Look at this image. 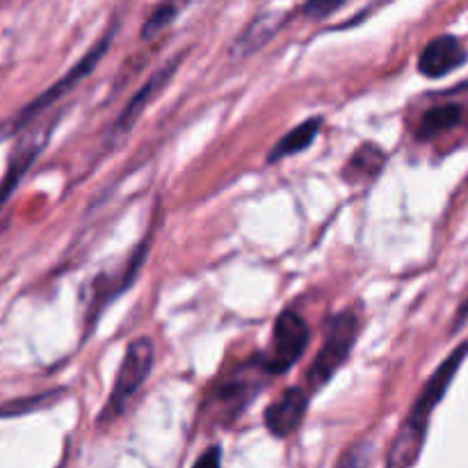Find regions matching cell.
I'll use <instances>...</instances> for the list:
<instances>
[{"mask_svg": "<svg viewBox=\"0 0 468 468\" xmlns=\"http://www.w3.org/2000/svg\"><path fill=\"white\" fill-rule=\"evenodd\" d=\"M466 356L468 343H462L460 347H455V350L441 361V366L434 370L432 378L425 382L423 391L419 393V398H416L414 405H411L410 414H407V419L400 423L391 446H388L387 468H411L419 462L425 446V437H428L430 430V416H432V411L437 410L439 402H441L443 396L448 393V388H451L455 375L460 373Z\"/></svg>", "mask_w": 468, "mask_h": 468, "instance_id": "obj_1", "label": "cell"}, {"mask_svg": "<svg viewBox=\"0 0 468 468\" xmlns=\"http://www.w3.org/2000/svg\"><path fill=\"white\" fill-rule=\"evenodd\" d=\"M462 119H464V108H462V105L457 103L437 105V108H430L428 112L420 117L416 135H419V140L430 142L434 140V137L443 135V133L460 126Z\"/></svg>", "mask_w": 468, "mask_h": 468, "instance_id": "obj_13", "label": "cell"}, {"mask_svg": "<svg viewBox=\"0 0 468 468\" xmlns=\"http://www.w3.org/2000/svg\"><path fill=\"white\" fill-rule=\"evenodd\" d=\"M270 378L263 368V356L256 355L254 359L247 361V364H238V368L233 370V375L224 382H219L215 387L213 405H218L219 411H224L227 419L240 414L247 405H250L251 398L263 388V379Z\"/></svg>", "mask_w": 468, "mask_h": 468, "instance_id": "obj_7", "label": "cell"}, {"mask_svg": "<svg viewBox=\"0 0 468 468\" xmlns=\"http://www.w3.org/2000/svg\"><path fill=\"white\" fill-rule=\"evenodd\" d=\"M151 368H154V341L149 336H140L128 343L126 355H123L117 378H114L112 391H110L103 411L99 414V425L114 423L126 411L128 402L149 379Z\"/></svg>", "mask_w": 468, "mask_h": 468, "instance_id": "obj_3", "label": "cell"}, {"mask_svg": "<svg viewBox=\"0 0 468 468\" xmlns=\"http://www.w3.org/2000/svg\"><path fill=\"white\" fill-rule=\"evenodd\" d=\"M181 59H183V55H181V58L169 59V62L165 64L163 69H158L155 73H151L149 80L144 82V87H140V90L133 94V99L128 101L126 108H123V112L117 117V122L110 126L108 140H123V137H126L128 133L133 131V126H135L137 119L142 117V112H144L146 105H149L151 101L155 99V94H158V91H163L165 85L172 80V76L176 73Z\"/></svg>", "mask_w": 468, "mask_h": 468, "instance_id": "obj_8", "label": "cell"}, {"mask_svg": "<svg viewBox=\"0 0 468 468\" xmlns=\"http://www.w3.org/2000/svg\"><path fill=\"white\" fill-rule=\"evenodd\" d=\"M375 455V443L370 439H356L343 451L336 468H370Z\"/></svg>", "mask_w": 468, "mask_h": 468, "instance_id": "obj_16", "label": "cell"}, {"mask_svg": "<svg viewBox=\"0 0 468 468\" xmlns=\"http://www.w3.org/2000/svg\"><path fill=\"white\" fill-rule=\"evenodd\" d=\"M192 468H222V448L219 446L206 448Z\"/></svg>", "mask_w": 468, "mask_h": 468, "instance_id": "obj_18", "label": "cell"}, {"mask_svg": "<svg viewBox=\"0 0 468 468\" xmlns=\"http://www.w3.org/2000/svg\"><path fill=\"white\" fill-rule=\"evenodd\" d=\"M306 410H309V391L302 387L286 388L272 405L265 410L263 420L270 434L277 439H286L288 434L295 432L304 420Z\"/></svg>", "mask_w": 468, "mask_h": 468, "instance_id": "obj_9", "label": "cell"}, {"mask_svg": "<svg viewBox=\"0 0 468 468\" xmlns=\"http://www.w3.org/2000/svg\"><path fill=\"white\" fill-rule=\"evenodd\" d=\"M178 9H181L178 5H160V7H155L151 16L144 21V26H142V39H154L158 32H163L176 18Z\"/></svg>", "mask_w": 468, "mask_h": 468, "instance_id": "obj_17", "label": "cell"}, {"mask_svg": "<svg viewBox=\"0 0 468 468\" xmlns=\"http://www.w3.org/2000/svg\"><path fill=\"white\" fill-rule=\"evenodd\" d=\"M384 163H387V154L378 144H373V142H366L347 160L346 169H343V176L352 183L368 181V178H375L382 172Z\"/></svg>", "mask_w": 468, "mask_h": 468, "instance_id": "obj_14", "label": "cell"}, {"mask_svg": "<svg viewBox=\"0 0 468 468\" xmlns=\"http://www.w3.org/2000/svg\"><path fill=\"white\" fill-rule=\"evenodd\" d=\"M341 7L343 3H309L304 5V14H309L311 18H324Z\"/></svg>", "mask_w": 468, "mask_h": 468, "instance_id": "obj_19", "label": "cell"}, {"mask_svg": "<svg viewBox=\"0 0 468 468\" xmlns=\"http://www.w3.org/2000/svg\"><path fill=\"white\" fill-rule=\"evenodd\" d=\"M311 341L309 323L297 311H282L274 320L270 350L263 356V368L268 375H283L304 356Z\"/></svg>", "mask_w": 468, "mask_h": 468, "instance_id": "obj_5", "label": "cell"}, {"mask_svg": "<svg viewBox=\"0 0 468 468\" xmlns=\"http://www.w3.org/2000/svg\"><path fill=\"white\" fill-rule=\"evenodd\" d=\"M356 338H359V318L352 311H341L324 320L323 347L306 373V388L311 393L320 391L341 370V366L350 359Z\"/></svg>", "mask_w": 468, "mask_h": 468, "instance_id": "obj_2", "label": "cell"}, {"mask_svg": "<svg viewBox=\"0 0 468 468\" xmlns=\"http://www.w3.org/2000/svg\"><path fill=\"white\" fill-rule=\"evenodd\" d=\"M466 323H468V297H466L464 304L460 306V311H457V318H455V323H452V332H457V329Z\"/></svg>", "mask_w": 468, "mask_h": 468, "instance_id": "obj_20", "label": "cell"}, {"mask_svg": "<svg viewBox=\"0 0 468 468\" xmlns=\"http://www.w3.org/2000/svg\"><path fill=\"white\" fill-rule=\"evenodd\" d=\"M114 30H117V26L110 27V30L105 32V35L101 37V39L96 41V44L91 46V48L87 50V53L82 55L80 59H78L76 67L69 69V71L64 73V76L59 78L58 82H55V85H50L48 90L44 91V94H39L35 101H30V103H27L26 108H23L21 112L16 114V119H14V122H12V128H9V131H12V133L26 131L27 123H30L32 119H37L41 112H46V110H48L50 105L58 103V101L62 99V96H67L69 91H71L73 87L78 85V82L85 80V78L90 76V73L94 71L96 67H99V62H101V59H103V55L108 53V48H110V46H112Z\"/></svg>", "mask_w": 468, "mask_h": 468, "instance_id": "obj_4", "label": "cell"}, {"mask_svg": "<svg viewBox=\"0 0 468 468\" xmlns=\"http://www.w3.org/2000/svg\"><path fill=\"white\" fill-rule=\"evenodd\" d=\"M55 123H58V117L48 119L44 126H32L21 131L16 146H14L12 154H9L7 158L5 176L0 178V210L7 204L9 197L14 195V190H16L21 178L27 174V169L32 167V163H35V160L39 158L41 151L46 149V144H48L50 135H53L55 131Z\"/></svg>", "mask_w": 468, "mask_h": 468, "instance_id": "obj_6", "label": "cell"}, {"mask_svg": "<svg viewBox=\"0 0 468 468\" xmlns=\"http://www.w3.org/2000/svg\"><path fill=\"white\" fill-rule=\"evenodd\" d=\"M320 128H323V119L320 117H311L306 119V122H302L300 126L292 128L291 133H286V135L272 146V151L268 154V165L279 163V160L291 158V155H297L302 154V151L309 149L315 142V137H318Z\"/></svg>", "mask_w": 468, "mask_h": 468, "instance_id": "obj_12", "label": "cell"}, {"mask_svg": "<svg viewBox=\"0 0 468 468\" xmlns=\"http://www.w3.org/2000/svg\"><path fill=\"white\" fill-rule=\"evenodd\" d=\"M64 391H46V393H37V396H27L21 398V400H12L0 405V419H14V416H23L30 414V411L44 410V407L55 405L59 396Z\"/></svg>", "mask_w": 468, "mask_h": 468, "instance_id": "obj_15", "label": "cell"}, {"mask_svg": "<svg viewBox=\"0 0 468 468\" xmlns=\"http://www.w3.org/2000/svg\"><path fill=\"white\" fill-rule=\"evenodd\" d=\"M288 14L279 12H268L256 16L250 26L242 30V35L238 37L236 44H233L231 55L233 58H247V55L256 53L259 48H263L279 30H282L283 23L288 21Z\"/></svg>", "mask_w": 468, "mask_h": 468, "instance_id": "obj_11", "label": "cell"}, {"mask_svg": "<svg viewBox=\"0 0 468 468\" xmlns=\"http://www.w3.org/2000/svg\"><path fill=\"white\" fill-rule=\"evenodd\" d=\"M468 59V53L457 37L441 35L425 44L419 55V71L425 78H443L460 69Z\"/></svg>", "mask_w": 468, "mask_h": 468, "instance_id": "obj_10", "label": "cell"}]
</instances>
